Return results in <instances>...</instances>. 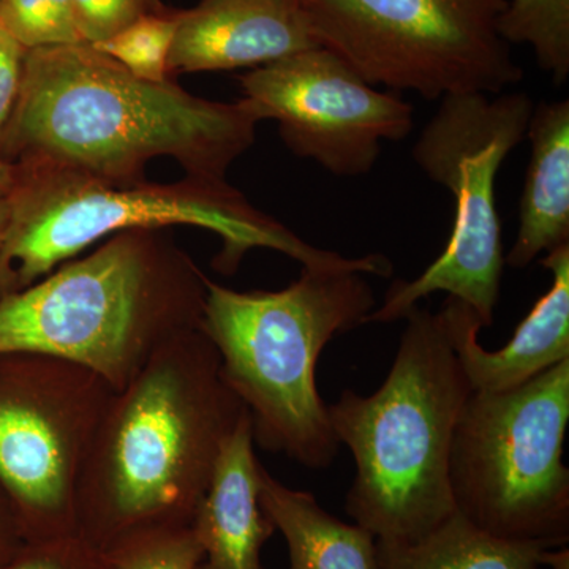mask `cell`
<instances>
[{
  "instance_id": "cell-1",
  "label": "cell",
  "mask_w": 569,
  "mask_h": 569,
  "mask_svg": "<svg viewBox=\"0 0 569 569\" xmlns=\"http://www.w3.org/2000/svg\"><path fill=\"white\" fill-rule=\"evenodd\" d=\"M260 122L244 97L213 102L171 80H140L91 44L40 48L26 56L0 156L116 181L142 179L152 159L171 157L186 176L223 181Z\"/></svg>"
},
{
  "instance_id": "cell-2",
  "label": "cell",
  "mask_w": 569,
  "mask_h": 569,
  "mask_svg": "<svg viewBox=\"0 0 569 569\" xmlns=\"http://www.w3.org/2000/svg\"><path fill=\"white\" fill-rule=\"evenodd\" d=\"M246 411L203 329L164 343L104 407L78 481L77 533L104 550L144 527L192 526Z\"/></svg>"
},
{
  "instance_id": "cell-3",
  "label": "cell",
  "mask_w": 569,
  "mask_h": 569,
  "mask_svg": "<svg viewBox=\"0 0 569 569\" xmlns=\"http://www.w3.org/2000/svg\"><path fill=\"white\" fill-rule=\"evenodd\" d=\"M389 277L381 253L339 268H302L283 290L236 291L206 279L201 329L224 383L252 419L253 440L310 470H326L340 443L317 388V365L337 336L365 326L377 307L365 276Z\"/></svg>"
},
{
  "instance_id": "cell-4",
  "label": "cell",
  "mask_w": 569,
  "mask_h": 569,
  "mask_svg": "<svg viewBox=\"0 0 569 569\" xmlns=\"http://www.w3.org/2000/svg\"><path fill=\"white\" fill-rule=\"evenodd\" d=\"M208 276L167 230H127L0 298V353L86 367L119 391L174 337L201 328Z\"/></svg>"
},
{
  "instance_id": "cell-5",
  "label": "cell",
  "mask_w": 569,
  "mask_h": 569,
  "mask_svg": "<svg viewBox=\"0 0 569 569\" xmlns=\"http://www.w3.org/2000/svg\"><path fill=\"white\" fill-rule=\"evenodd\" d=\"M13 164V183L6 194L10 220L0 250V298L24 290L100 239L140 228L211 231L222 241L212 266L223 274H234L253 249L276 250L302 268H339L358 260L309 244L254 208L227 179L116 181L51 164Z\"/></svg>"
},
{
  "instance_id": "cell-6",
  "label": "cell",
  "mask_w": 569,
  "mask_h": 569,
  "mask_svg": "<svg viewBox=\"0 0 569 569\" xmlns=\"http://www.w3.org/2000/svg\"><path fill=\"white\" fill-rule=\"evenodd\" d=\"M395 362L373 395L346 389L328 406L356 475L346 511L380 542H415L456 512L449 451L471 396L441 313L415 307Z\"/></svg>"
},
{
  "instance_id": "cell-7",
  "label": "cell",
  "mask_w": 569,
  "mask_h": 569,
  "mask_svg": "<svg viewBox=\"0 0 569 569\" xmlns=\"http://www.w3.org/2000/svg\"><path fill=\"white\" fill-rule=\"evenodd\" d=\"M569 359L518 388L471 392L452 436L456 511L490 537L567 548Z\"/></svg>"
},
{
  "instance_id": "cell-8",
  "label": "cell",
  "mask_w": 569,
  "mask_h": 569,
  "mask_svg": "<svg viewBox=\"0 0 569 569\" xmlns=\"http://www.w3.org/2000/svg\"><path fill=\"white\" fill-rule=\"evenodd\" d=\"M527 93H462L441 99L415 144V163L447 187L455 224L440 257L413 280H396L365 325L403 320L421 299L447 293L473 310L482 328L493 323L505 252L496 181L505 159L526 140L533 111Z\"/></svg>"
},
{
  "instance_id": "cell-9",
  "label": "cell",
  "mask_w": 569,
  "mask_h": 569,
  "mask_svg": "<svg viewBox=\"0 0 569 569\" xmlns=\"http://www.w3.org/2000/svg\"><path fill=\"white\" fill-rule=\"evenodd\" d=\"M507 0H312L310 26L372 86L426 100L498 96L522 81L497 21Z\"/></svg>"
},
{
  "instance_id": "cell-10",
  "label": "cell",
  "mask_w": 569,
  "mask_h": 569,
  "mask_svg": "<svg viewBox=\"0 0 569 569\" xmlns=\"http://www.w3.org/2000/svg\"><path fill=\"white\" fill-rule=\"evenodd\" d=\"M112 392L66 359L0 353V488L26 542L77 535L78 481Z\"/></svg>"
},
{
  "instance_id": "cell-11",
  "label": "cell",
  "mask_w": 569,
  "mask_h": 569,
  "mask_svg": "<svg viewBox=\"0 0 569 569\" xmlns=\"http://www.w3.org/2000/svg\"><path fill=\"white\" fill-rule=\"evenodd\" d=\"M239 84L263 121L279 122L295 156L316 160L339 178L370 173L381 141L406 140L413 130L410 103L378 91L323 47L253 69Z\"/></svg>"
},
{
  "instance_id": "cell-12",
  "label": "cell",
  "mask_w": 569,
  "mask_h": 569,
  "mask_svg": "<svg viewBox=\"0 0 569 569\" xmlns=\"http://www.w3.org/2000/svg\"><path fill=\"white\" fill-rule=\"evenodd\" d=\"M317 47L299 0H200L181 10L170 74L260 69Z\"/></svg>"
},
{
  "instance_id": "cell-13",
  "label": "cell",
  "mask_w": 569,
  "mask_h": 569,
  "mask_svg": "<svg viewBox=\"0 0 569 569\" xmlns=\"http://www.w3.org/2000/svg\"><path fill=\"white\" fill-rule=\"evenodd\" d=\"M539 263L548 269L552 283L500 350L489 351L479 343L482 325L470 307L451 296L445 301L440 313L473 391L518 388L569 359V244L546 253Z\"/></svg>"
},
{
  "instance_id": "cell-14",
  "label": "cell",
  "mask_w": 569,
  "mask_h": 569,
  "mask_svg": "<svg viewBox=\"0 0 569 569\" xmlns=\"http://www.w3.org/2000/svg\"><path fill=\"white\" fill-rule=\"evenodd\" d=\"M252 419L242 415L220 451L192 529L203 549L197 569H263L261 550L274 523L260 501V470Z\"/></svg>"
},
{
  "instance_id": "cell-15",
  "label": "cell",
  "mask_w": 569,
  "mask_h": 569,
  "mask_svg": "<svg viewBox=\"0 0 569 569\" xmlns=\"http://www.w3.org/2000/svg\"><path fill=\"white\" fill-rule=\"evenodd\" d=\"M526 138L531 157L519 206V231L505 264L523 269L569 244V100L533 107Z\"/></svg>"
},
{
  "instance_id": "cell-16",
  "label": "cell",
  "mask_w": 569,
  "mask_h": 569,
  "mask_svg": "<svg viewBox=\"0 0 569 569\" xmlns=\"http://www.w3.org/2000/svg\"><path fill=\"white\" fill-rule=\"evenodd\" d=\"M260 501L290 552V569H380L377 539L358 523L329 515L306 490L260 470Z\"/></svg>"
},
{
  "instance_id": "cell-17",
  "label": "cell",
  "mask_w": 569,
  "mask_h": 569,
  "mask_svg": "<svg viewBox=\"0 0 569 569\" xmlns=\"http://www.w3.org/2000/svg\"><path fill=\"white\" fill-rule=\"evenodd\" d=\"M380 569H546L549 550L490 537L458 511L415 542L377 541Z\"/></svg>"
},
{
  "instance_id": "cell-18",
  "label": "cell",
  "mask_w": 569,
  "mask_h": 569,
  "mask_svg": "<svg viewBox=\"0 0 569 569\" xmlns=\"http://www.w3.org/2000/svg\"><path fill=\"white\" fill-rule=\"evenodd\" d=\"M507 43H526L556 84L569 77V0H507L497 21Z\"/></svg>"
},
{
  "instance_id": "cell-19",
  "label": "cell",
  "mask_w": 569,
  "mask_h": 569,
  "mask_svg": "<svg viewBox=\"0 0 569 569\" xmlns=\"http://www.w3.org/2000/svg\"><path fill=\"white\" fill-rule=\"evenodd\" d=\"M179 21L181 10H171L167 7L142 14L114 36L91 47L140 80L170 81V56Z\"/></svg>"
},
{
  "instance_id": "cell-20",
  "label": "cell",
  "mask_w": 569,
  "mask_h": 569,
  "mask_svg": "<svg viewBox=\"0 0 569 569\" xmlns=\"http://www.w3.org/2000/svg\"><path fill=\"white\" fill-rule=\"evenodd\" d=\"M114 569H197L203 549L192 526L144 527L103 550Z\"/></svg>"
},
{
  "instance_id": "cell-21",
  "label": "cell",
  "mask_w": 569,
  "mask_h": 569,
  "mask_svg": "<svg viewBox=\"0 0 569 569\" xmlns=\"http://www.w3.org/2000/svg\"><path fill=\"white\" fill-rule=\"evenodd\" d=\"M0 24L28 51L84 43L73 0H0Z\"/></svg>"
},
{
  "instance_id": "cell-22",
  "label": "cell",
  "mask_w": 569,
  "mask_h": 569,
  "mask_svg": "<svg viewBox=\"0 0 569 569\" xmlns=\"http://www.w3.org/2000/svg\"><path fill=\"white\" fill-rule=\"evenodd\" d=\"M2 569H114L102 549L80 535L26 542Z\"/></svg>"
},
{
  "instance_id": "cell-23",
  "label": "cell",
  "mask_w": 569,
  "mask_h": 569,
  "mask_svg": "<svg viewBox=\"0 0 569 569\" xmlns=\"http://www.w3.org/2000/svg\"><path fill=\"white\" fill-rule=\"evenodd\" d=\"M78 29L86 44L114 36L146 13L167 9L162 0H73Z\"/></svg>"
},
{
  "instance_id": "cell-24",
  "label": "cell",
  "mask_w": 569,
  "mask_h": 569,
  "mask_svg": "<svg viewBox=\"0 0 569 569\" xmlns=\"http://www.w3.org/2000/svg\"><path fill=\"white\" fill-rule=\"evenodd\" d=\"M28 50L0 24V137L20 97Z\"/></svg>"
},
{
  "instance_id": "cell-25",
  "label": "cell",
  "mask_w": 569,
  "mask_h": 569,
  "mask_svg": "<svg viewBox=\"0 0 569 569\" xmlns=\"http://www.w3.org/2000/svg\"><path fill=\"white\" fill-rule=\"evenodd\" d=\"M24 545V535L14 509L7 493L0 488V569L6 567Z\"/></svg>"
},
{
  "instance_id": "cell-26",
  "label": "cell",
  "mask_w": 569,
  "mask_h": 569,
  "mask_svg": "<svg viewBox=\"0 0 569 569\" xmlns=\"http://www.w3.org/2000/svg\"><path fill=\"white\" fill-rule=\"evenodd\" d=\"M546 567L549 569H569L568 548L549 550L548 556H546Z\"/></svg>"
},
{
  "instance_id": "cell-27",
  "label": "cell",
  "mask_w": 569,
  "mask_h": 569,
  "mask_svg": "<svg viewBox=\"0 0 569 569\" xmlns=\"http://www.w3.org/2000/svg\"><path fill=\"white\" fill-rule=\"evenodd\" d=\"M14 179V164L0 156V194L9 192Z\"/></svg>"
},
{
  "instance_id": "cell-28",
  "label": "cell",
  "mask_w": 569,
  "mask_h": 569,
  "mask_svg": "<svg viewBox=\"0 0 569 569\" xmlns=\"http://www.w3.org/2000/svg\"><path fill=\"white\" fill-rule=\"evenodd\" d=\"M10 206L6 194H0V250H2L3 239H6L7 228H9Z\"/></svg>"
},
{
  "instance_id": "cell-29",
  "label": "cell",
  "mask_w": 569,
  "mask_h": 569,
  "mask_svg": "<svg viewBox=\"0 0 569 569\" xmlns=\"http://www.w3.org/2000/svg\"><path fill=\"white\" fill-rule=\"evenodd\" d=\"M299 2H302V3H305V6H307V3L312 2V0H299Z\"/></svg>"
}]
</instances>
